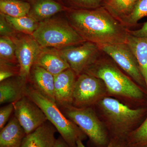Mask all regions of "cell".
Here are the masks:
<instances>
[{"instance_id": "6da1fadb", "label": "cell", "mask_w": 147, "mask_h": 147, "mask_svg": "<svg viewBox=\"0 0 147 147\" xmlns=\"http://www.w3.org/2000/svg\"><path fill=\"white\" fill-rule=\"evenodd\" d=\"M66 11L69 24L85 41L97 45L126 43L129 29L103 7Z\"/></svg>"}, {"instance_id": "7a4b0ae2", "label": "cell", "mask_w": 147, "mask_h": 147, "mask_svg": "<svg viewBox=\"0 0 147 147\" xmlns=\"http://www.w3.org/2000/svg\"><path fill=\"white\" fill-rule=\"evenodd\" d=\"M83 73L102 80L107 92L113 95L136 100L144 97L142 89L121 71L113 60L100 57Z\"/></svg>"}, {"instance_id": "3957f363", "label": "cell", "mask_w": 147, "mask_h": 147, "mask_svg": "<svg viewBox=\"0 0 147 147\" xmlns=\"http://www.w3.org/2000/svg\"><path fill=\"white\" fill-rule=\"evenodd\" d=\"M113 137L125 140L144 115V108L131 109L113 98L104 96L97 104Z\"/></svg>"}, {"instance_id": "277c9868", "label": "cell", "mask_w": 147, "mask_h": 147, "mask_svg": "<svg viewBox=\"0 0 147 147\" xmlns=\"http://www.w3.org/2000/svg\"><path fill=\"white\" fill-rule=\"evenodd\" d=\"M26 95L39 106L48 121L55 127L61 137L70 147H76L78 140L83 141L86 139V135L66 117L56 102L45 97L28 84Z\"/></svg>"}, {"instance_id": "5b68a950", "label": "cell", "mask_w": 147, "mask_h": 147, "mask_svg": "<svg viewBox=\"0 0 147 147\" xmlns=\"http://www.w3.org/2000/svg\"><path fill=\"white\" fill-rule=\"evenodd\" d=\"M32 36L41 47L61 50L82 44L85 40L69 23L57 18L39 22Z\"/></svg>"}, {"instance_id": "8992f818", "label": "cell", "mask_w": 147, "mask_h": 147, "mask_svg": "<svg viewBox=\"0 0 147 147\" xmlns=\"http://www.w3.org/2000/svg\"><path fill=\"white\" fill-rule=\"evenodd\" d=\"M59 108L94 144L98 147L107 146L110 139L107 128L92 107L78 108L71 105Z\"/></svg>"}, {"instance_id": "52a82bcc", "label": "cell", "mask_w": 147, "mask_h": 147, "mask_svg": "<svg viewBox=\"0 0 147 147\" xmlns=\"http://www.w3.org/2000/svg\"><path fill=\"white\" fill-rule=\"evenodd\" d=\"M107 92L101 79L86 73L77 76L72 96V105L78 108L92 107Z\"/></svg>"}, {"instance_id": "ba28073f", "label": "cell", "mask_w": 147, "mask_h": 147, "mask_svg": "<svg viewBox=\"0 0 147 147\" xmlns=\"http://www.w3.org/2000/svg\"><path fill=\"white\" fill-rule=\"evenodd\" d=\"M98 45L102 52L110 57L134 82L146 88L137 59L126 42Z\"/></svg>"}, {"instance_id": "9c48e42d", "label": "cell", "mask_w": 147, "mask_h": 147, "mask_svg": "<svg viewBox=\"0 0 147 147\" xmlns=\"http://www.w3.org/2000/svg\"><path fill=\"white\" fill-rule=\"evenodd\" d=\"M57 50L77 76L95 63L100 57L102 52L98 45L89 41Z\"/></svg>"}, {"instance_id": "30bf717a", "label": "cell", "mask_w": 147, "mask_h": 147, "mask_svg": "<svg viewBox=\"0 0 147 147\" xmlns=\"http://www.w3.org/2000/svg\"><path fill=\"white\" fill-rule=\"evenodd\" d=\"M12 38L16 44V56L19 66V76L28 82L32 67L41 52L42 47L31 35L24 34Z\"/></svg>"}, {"instance_id": "8fae6325", "label": "cell", "mask_w": 147, "mask_h": 147, "mask_svg": "<svg viewBox=\"0 0 147 147\" xmlns=\"http://www.w3.org/2000/svg\"><path fill=\"white\" fill-rule=\"evenodd\" d=\"M14 104V115L26 135L48 121L42 110L26 95Z\"/></svg>"}, {"instance_id": "7c38bea8", "label": "cell", "mask_w": 147, "mask_h": 147, "mask_svg": "<svg viewBox=\"0 0 147 147\" xmlns=\"http://www.w3.org/2000/svg\"><path fill=\"white\" fill-rule=\"evenodd\" d=\"M77 76L69 68L55 76V102L59 108L72 105V96Z\"/></svg>"}, {"instance_id": "4fadbf2b", "label": "cell", "mask_w": 147, "mask_h": 147, "mask_svg": "<svg viewBox=\"0 0 147 147\" xmlns=\"http://www.w3.org/2000/svg\"><path fill=\"white\" fill-rule=\"evenodd\" d=\"M28 82L34 89L55 102V76L45 69L34 64L32 67Z\"/></svg>"}, {"instance_id": "5bb4252c", "label": "cell", "mask_w": 147, "mask_h": 147, "mask_svg": "<svg viewBox=\"0 0 147 147\" xmlns=\"http://www.w3.org/2000/svg\"><path fill=\"white\" fill-rule=\"evenodd\" d=\"M34 64L45 69L55 76L69 68V65L57 50L43 48Z\"/></svg>"}, {"instance_id": "9a60e30c", "label": "cell", "mask_w": 147, "mask_h": 147, "mask_svg": "<svg viewBox=\"0 0 147 147\" xmlns=\"http://www.w3.org/2000/svg\"><path fill=\"white\" fill-rule=\"evenodd\" d=\"M28 82L20 76L11 77L0 84V103L17 102L26 96Z\"/></svg>"}, {"instance_id": "2e32d148", "label": "cell", "mask_w": 147, "mask_h": 147, "mask_svg": "<svg viewBox=\"0 0 147 147\" xmlns=\"http://www.w3.org/2000/svg\"><path fill=\"white\" fill-rule=\"evenodd\" d=\"M57 131L52 124L46 122L36 129L27 134L21 147H54Z\"/></svg>"}, {"instance_id": "e0dca14e", "label": "cell", "mask_w": 147, "mask_h": 147, "mask_svg": "<svg viewBox=\"0 0 147 147\" xmlns=\"http://www.w3.org/2000/svg\"><path fill=\"white\" fill-rule=\"evenodd\" d=\"M29 16L39 22L49 19L59 12L66 11L68 8L55 0H30Z\"/></svg>"}, {"instance_id": "ac0fdd59", "label": "cell", "mask_w": 147, "mask_h": 147, "mask_svg": "<svg viewBox=\"0 0 147 147\" xmlns=\"http://www.w3.org/2000/svg\"><path fill=\"white\" fill-rule=\"evenodd\" d=\"M26 135L16 117L13 115L0 131V147H21Z\"/></svg>"}, {"instance_id": "d6986e66", "label": "cell", "mask_w": 147, "mask_h": 147, "mask_svg": "<svg viewBox=\"0 0 147 147\" xmlns=\"http://www.w3.org/2000/svg\"><path fill=\"white\" fill-rule=\"evenodd\" d=\"M137 59L146 84L147 94V37L133 36L129 34L126 41Z\"/></svg>"}, {"instance_id": "ffe728a7", "label": "cell", "mask_w": 147, "mask_h": 147, "mask_svg": "<svg viewBox=\"0 0 147 147\" xmlns=\"http://www.w3.org/2000/svg\"><path fill=\"white\" fill-rule=\"evenodd\" d=\"M139 0H103L102 6L119 21L129 15Z\"/></svg>"}, {"instance_id": "44dd1931", "label": "cell", "mask_w": 147, "mask_h": 147, "mask_svg": "<svg viewBox=\"0 0 147 147\" xmlns=\"http://www.w3.org/2000/svg\"><path fill=\"white\" fill-rule=\"evenodd\" d=\"M30 4L22 0H0L1 13L12 17L28 15Z\"/></svg>"}, {"instance_id": "7402d4cb", "label": "cell", "mask_w": 147, "mask_h": 147, "mask_svg": "<svg viewBox=\"0 0 147 147\" xmlns=\"http://www.w3.org/2000/svg\"><path fill=\"white\" fill-rule=\"evenodd\" d=\"M5 16L14 30L24 34L32 35L39 24L38 21L28 15L19 17H11L5 15Z\"/></svg>"}, {"instance_id": "603a6c76", "label": "cell", "mask_w": 147, "mask_h": 147, "mask_svg": "<svg viewBox=\"0 0 147 147\" xmlns=\"http://www.w3.org/2000/svg\"><path fill=\"white\" fill-rule=\"evenodd\" d=\"M1 63L16 65L18 63L16 56V44L11 37H0Z\"/></svg>"}, {"instance_id": "cb8c5ba5", "label": "cell", "mask_w": 147, "mask_h": 147, "mask_svg": "<svg viewBox=\"0 0 147 147\" xmlns=\"http://www.w3.org/2000/svg\"><path fill=\"white\" fill-rule=\"evenodd\" d=\"M147 16V0H139L131 13L119 21L128 29L136 26L139 20Z\"/></svg>"}, {"instance_id": "d4e9b609", "label": "cell", "mask_w": 147, "mask_h": 147, "mask_svg": "<svg viewBox=\"0 0 147 147\" xmlns=\"http://www.w3.org/2000/svg\"><path fill=\"white\" fill-rule=\"evenodd\" d=\"M125 142L127 147L147 146V117L140 126L128 134Z\"/></svg>"}, {"instance_id": "484cf974", "label": "cell", "mask_w": 147, "mask_h": 147, "mask_svg": "<svg viewBox=\"0 0 147 147\" xmlns=\"http://www.w3.org/2000/svg\"><path fill=\"white\" fill-rule=\"evenodd\" d=\"M0 65V82L11 77L19 76V66L9 64L1 63Z\"/></svg>"}, {"instance_id": "4316f807", "label": "cell", "mask_w": 147, "mask_h": 147, "mask_svg": "<svg viewBox=\"0 0 147 147\" xmlns=\"http://www.w3.org/2000/svg\"><path fill=\"white\" fill-rule=\"evenodd\" d=\"M14 110V102L1 107L0 109V129L3 128Z\"/></svg>"}, {"instance_id": "83f0119b", "label": "cell", "mask_w": 147, "mask_h": 147, "mask_svg": "<svg viewBox=\"0 0 147 147\" xmlns=\"http://www.w3.org/2000/svg\"><path fill=\"white\" fill-rule=\"evenodd\" d=\"M16 31L14 30L12 27L7 22L3 13H0V34L1 36H8L13 37L16 36Z\"/></svg>"}, {"instance_id": "f1b7e54d", "label": "cell", "mask_w": 147, "mask_h": 147, "mask_svg": "<svg viewBox=\"0 0 147 147\" xmlns=\"http://www.w3.org/2000/svg\"><path fill=\"white\" fill-rule=\"evenodd\" d=\"M74 5L80 8L92 9L102 6L103 0H71Z\"/></svg>"}, {"instance_id": "f546056e", "label": "cell", "mask_w": 147, "mask_h": 147, "mask_svg": "<svg viewBox=\"0 0 147 147\" xmlns=\"http://www.w3.org/2000/svg\"><path fill=\"white\" fill-rule=\"evenodd\" d=\"M76 147H86L84 146L82 140H79L76 142ZM106 147H127L125 139L112 137L110 139L109 144Z\"/></svg>"}, {"instance_id": "4dcf8cb0", "label": "cell", "mask_w": 147, "mask_h": 147, "mask_svg": "<svg viewBox=\"0 0 147 147\" xmlns=\"http://www.w3.org/2000/svg\"><path fill=\"white\" fill-rule=\"evenodd\" d=\"M129 34L137 37H147V22L143 25L141 28L134 30H131L128 29Z\"/></svg>"}, {"instance_id": "1f68e13d", "label": "cell", "mask_w": 147, "mask_h": 147, "mask_svg": "<svg viewBox=\"0 0 147 147\" xmlns=\"http://www.w3.org/2000/svg\"><path fill=\"white\" fill-rule=\"evenodd\" d=\"M54 147H71L61 137L56 140Z\"/></svg>"}, {"instance_id": "d6a6232c", "label": "cell", "mask_w": 147, "mask_h": 147, "mask_svg": "<svg viewBox=\"0 0 147 147\" xmlns=\"http://www.w3.org/2000/svg\"></svg>"}]
</instances>
